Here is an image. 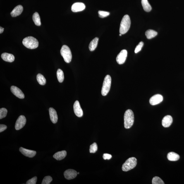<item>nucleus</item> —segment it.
I'll use <instances>...</instances> for the list:
<instances>
[{
    "label": "nucleus",
    "instance_id": "obj_36",
    "mask_svg": "<svg viewBox=\"0 0 184 184\" xmlns=\"http://www.w3.org/2000/svg\"><path fill=\"white\" fill-rule=\"evenodd\" d=\"M4 28H3L1 26L0 27V34L2 33L4 30Z\"/></svg>",
    "mask_w": 184,
    "mask_h": 184
},
{
    "label": "nucleus",
    "instance_id": "obj_35",
    "mask_svg": "<svg viewBox=\"0 0 184 184\" xmlns=\"http://www.w3.org/2000/svg\"><path fill=\"white\" fill-rule=\"evenodd\" d=\"M7 129V126L4 125H0V132L4 131Z\"/></svg>",
    "mask_w": 184,
    "mask_h": 184
},
{
    "label": "nucleus",
    "instance_id": "obj_6",
    "mask_svg": "<svg viewBox=\"0 0 184 184\" xmlns=\"http://www.w3.org/2000/svg\"><path fill=\"white\" fill-rule=\"evenodd\" d=\"M111 84V77L110 76L107 75L105 77L103 83L101 94L103 96L107 95L110 89Z\"/></svg>",
    "mask_w": 184,
    "mask_h": 184
},
{
    "label": "nucleus",
    "instance_id": "obj_16",
    "mask_svg": "<svg viewBox=\"0 0 184 184\" xmlns=\"http://www.w3.org/2000/svg\"><path fill=\"white\" fill-rule=\"evenodd\" d=\"M50 118L53 123H56L58 121V116L55 110L53 108H50L49 109Z\"/></svg>",
    "mask_w": 184,
    "mask_h": 184
},
{
    "label": "nucleus",
    "instance_id": "obj_27",
    "mask_svg": "<svg viewBox=\"0 0 184 184\" xmlns=\"http://www.w3.org/2000/svg\"><path fill=\"white\" fill-rule=\"evenodd\" d=\"M152 184H164V182L158 177H155L152 180Z\"/></svg>",
    "mask_w": 184,
    "mask_h": 184
},
{
    "label": "nucleus",
    "instance_id": "obj_37",
    "mask_svg": "<svg viewBox=\"0 0 184 184\" xmlns=\"http://www.w3.org/2000/svg\"><path fill=\"white\" fill-rule=\"evenodd\" d=\"M121 35H122V34H120L119 36H121Z\"/></svg>",
    "mask_w": 184,
    "mask_h": 184
},
{
    "label": "nucleus",
    "instance_id": "obj_12",
    "mask_svg": "<svg viewBox=\"0 0 184 184\" xmlns=\"http://www.w3.org/2000/svg\"><path fill=\"white\" fill-rule=\"evenodd\" d=\"M85 4L82 3H76L72 5L71 10L74 13L83 11L85 9Z\"/></svg>",
    "mask_w": 184,
    "mask_h": 184
},
{
    "label": "nucleus",
    "instance_id": "obj_33",
    "mask_svg": "<svg viewBox=\"0 0 184 184\" xmlns=\"http://www.w3.org/2000/svg\"><path fill=\"white\" fill-rule=\"evenodd\" d=\"M37 177H35L29 180L26 182L27 184H36L37 181Z\"/></svg>",
    "mask_w": 184,
    "mask_h": 184
},
{
    "label": "nucleus",
    "instance_id": "obj_10",
    "mask_svg": "<svg viewBox=\"0 0 184 184\" xmlns=\"http://www.w3.org/2000/svg\"><path fill=\"white\" fill-rule=\"evenodd\" d=\"M74 112L76 116L79 117H81L83 116V113L80 103L78 101H76L73 105Z\"/></svg>",
    "mask_w": 184,
    "mask_h": 184
},
{
    "label": "nucleus",
    "instance_id": "obj_29",
    "mask_svg": "<svg viewBox=\"0 0 184 184\" xmlns=\"http://www.w3.org/2000/svg\"><path fill=\"white\" fill-rule=\"evenodd\" d=\"M8 111L5 108H3L0 109V119H2L5 118L7 116Z\"/></svg>",
    "mask_w": 184,
    "mask_h": 184
},
{
    "label": "nucleus",
    "instance_id": "obj_26",
    "mask_svg": "<svg viewBox=\"0 0 184 184\" xmlns=\"http://www.w3.org/2000/svg\"><path fill=\"white\" fill-rule=\"evenodd\" d=\"M57 77L58 81L60 82H62L64 79V74L62 70L61 69H58L57 72Z\"/></svg>",
    "mask_w": 184,
    "mask_h": 184
},
{
    "label": "nucleus",
    "instance_id": "obj_7",
    "mask_svg": "<svg viewBox=\"0 0 184 184\" xmlns=\"http://www.w3.org/2000/svg\"><path fill=\"white\" fill-rule=\"evenodd\" d=\"M26 119L23 115L19 117L15 125V129L17 130H20L25 126L26 123Z\"/></svg>",
    "mask_w": 184,
    "mask_h": 184
},
{
    "label": "nucleus",
    "instance_id": "obj_4",
    "mask_svg": "<svg viewBox=\"0 0 184 184\" xmlns=\"http://www.w3.org/2000/svg\"><path fill=\"white\" fill-rule=\"evenodd\" d=\"M137 163V160L136 158L135 157L129 158L122 166V170L124 171H130L135 167Z\"/></svg>",
    "mask_w": 184,
    "mask_h": 184
},
{
    "label": "nucleus",
    "instance_id": "obj_25",
    "mask_svg": "<svg viewBox=\"0 0 184 184\" xmlns=\"http://www.w3.org/2000/svg\"><path fill=\"white\" fill-rule=\"evenodd\" d=\"M37 80L38 83L41 85H45L46 80L44 77L41 74H38L37 76Z\"/></svg>",
    "mask_w": 184,
    "mask_h": 184
},
{
    "label": "nucleus",
    "instance_id": "obj_28",
    "mask_svg": "<svg viewBox=\"0 0 184 184\" xmlns=\"http://www.w3.org/2000/svg\"><path fill=\"white\" fill-rule=\"evenodd\" d=\"M98 150V146L97 143L94 142L90 146L89 151L90 153H95Z\"/></svg>",
    "mask_w": 184,
    "mask_h": 184
},
{
    "label": "nucleus",
    "instance_id": "obj_19",
    "mask_svg": "<svg viewBox=\"0 0 184 184\" xmlns=\"http://www.w3.org/2000/svg\"><path fill=\"white\" fill-rule=\"evenodd\" d=\"M66 151L63 150L56 152L53 155V158L57 160L60 161L64 159L67 156Z\"/></svg>",
    "mask_w": 184,
    "mask_h": 184
},
{
    "label": "nucleus",
    "instance_id": "obj_20",
    "mask_svg": "<svg viewBox=\"0 0 184 184\" xmlns=\"http://www.w3.org/2000/svg\"><path fill=\"white\" fill-rule=\"evenodd\" d=\"M168 159L169 161H175L178 160L180 159L179 155L174 152H170L167 155Z\"/></svg>",
    "mask_w": 184,
    "mask_h": 184
},
{
    "label": "nucleus",
    "instance_id": "obj_17",
    "mask_svg": "<svg viewBox=\"0 0 184 184\" xmlns=\"http://www.w3.org/2000/svg\"><path fill=\"white\" fill-rule=\"evenodd\" d=\"M23 10V6L22 5H19L15 7L11 12V15L13 17H16L22 13Z\"/></svg>",
    "mask_w": 184,
    "mask_h": 184
},
{
    "label": "nucleus",
    "instance_id": "obj_8",
    "mask_svg": "<svg viewBox=\"0 0 184 184\" xmlns=\"http://www.w3.org/2000/svg\"><path fill=\"white\" fill-rule=\"evenodd\" d=\"M127 51L126 50L123 49L120 51L117 56L116 60L119 64L121 65L125 63L127 56Z\"/></svg>",
    "mask_w": 184,
    "mask_h": 184
},
{
    "label": "nucleus",
    "instance_id": "obj_24",
    "mask_svg": "<svg viewBox=\"0 0 184 184\" xmlns=\"http://www.w3.org/2000/svg\"><path fill=\"white\" fill-rule=\"evenodd\" d=\"M32 19L36 25L40 26L41 25L40 17L39 13L37 12H36L32 16Z\"/></svg>",
    "mask_w": 184,
    "mask_h": 184
},
{
    "label": "nucleus",
    "instance_id": "obj_32",
    "mask_svg": "<svg viewBox=\"0 0 184 184\" xmlns=\"http://www.w3.org/2000/svg\"><path fill=\"white\" fill-rule=\"evenodd\" d=\"M144 46V43L142 42H140L139 44L136 47L135 50V53H137L141 51L142 48Z\"/></svg>",
    "mask_w": 184,
    "mask_h": 184
},
{
    "label": "nucleus",
    "instance_id": "obj_15",
    "mask_svg": "<svg viewBox=\"0 0 184 184\" xmlns=\"http://www.w3.org/2000/svg\"><path fill=\"white\" fill-rule=\"evenodd\" d=\"M173 123V118L170 115L165 116L162 120V125L165 128H168Z\"/></svg>",
    "mask_w": 184,
    "mask_h": 184
},
{
    "label": "nucleus",
    "instance_id": "obj_11",
    "mask_svg": "<svg viewBox=\"0 0 184 184\" xmlns=\"http://www.w3.org/2000/svg\"><path fill=\"white\" fill-rule=\"evenodd\" d=\"M77 174H78L76 171L72 169L67 170L64 173L65 178L67 180L73 179L77 177Z\"/></svg>",
    "mask_w": 184,
    "mask_h": 184
},
{
    "label": "nucleus",
    "instance_id": "obj_9",
    "mask_svg": "<svg viewBox=\"0 0 184 184\" xmlns=\"http://www.w3.org/2000/svg\"><path fill=\"white\" fill-rule=\"evenodd\" d=\"M163 99V96L161 94H156L150 99V104L152 106L156 105L162 102Z\"/></svg>",
    "mask_w": 184,
    "mask_h": 184
},
{
    "label": "nucleus",
    "instance_id": "obj_3",
    "mask_svg": "<svg viewBox=\"0 0 184 184\" xmlns=\"http://www.w3.org/2000/svg\"><path fill=\"white\" fill-rule=\"evenodd\" d=\"M22 43L26 47L30 49H36L39 46V42L37 40L32 36L25 38Z\"/></svg>",
    "mask_w": 184,
    "mask_h": 184
},
{
    "label": "nucleus",
    "instance_id": "obj_23",
    "mask_svg": "<svg viewBox=\"0 0 184 184\" xmlns=\"http://www.w3.org/2000/svg\"><path fill=\"white\" fill-rule=\"evenodd\" d=\"M158 35L157 32L154 30H148L145 32V35L148 39H151L155 37Z\"/></svg>",
    "mask_w": 184,
    "mask_h": 184
},
{
    "label": "nucleus",
    "instance_id": "obj_34",
    "mask_svg": "<svg viewBox=\"0 0 184 184\" xmlns=\"http://www.w3.org/2000/svg\"><path fill=\"white\" fill-rule=\"evenodd\" d=\"M103 158L104 160H109L111 159L112 156L111 154H103Z\"/></svg>",
    "mask_w": 184,
    "mask_h": 184
},
{
    "label": "nucleus",
    "instance_id": "obj_30",
    "mask_svg": "<svg viewBox=\"0 0 184 184\" xmlns=\"http://www.w3.org/2000/svg\"><path fill=\"white\" fill-rule=\"evenodd\" d=\"M52 180V178L51 176H46L43 179L42 184H49Z\"/></svg>",
    "mask_w": 184,
    "mask_h": 184
},
{
    "label": "nucleus",
    "instance_id": "obj_31",
    "mask_svg": "<svg viewBox=\"0 0 184 184\" xmlns=\"http://www.w3.org/2000/svg\"><path fill=\"white\" fill-rule=\"evenodd\" d=\"M98 14L99 17L101 18H103L109 16L110 13L108 12L99 11H98Z\"/></svg>",
    "mask_w": 184,
    "mask_h": 184
},
{
    "label": "nucleus",
    "instance_id": "obj_21",
    "mask_svg": "<svg viewBox=\"0 0 184 184\" xmlns=\"http://www.w3.org/2000/svg\"><path fill=\"white\" fill-rule=\"evenodd\" d=\"M98 41L99 38L96 37L91 41L89 46V49L90 51H94L95 49L97 47Z\"/></svg>",
    "mask_w": 184,
    "mask_h": 184
},
{
    "label": "nucleus",
    "instance_id": "obj_1",
    "mask_svg": "<svg viewBox=\"0 0 184 184\" xmlns=\"http://www.w3.org/2000/svg\"><path fill=\"white\" fill-rule=\"evenodd\" d=\"M134 119V113L131 110L129 109L125 111L124 116L125 128L126 129L131 128L133 124Z\"/></svg>",
    "mask_w": 184,
    "mask_h": 184
},
{
    "label": "nucleus",
    "instance_id": "obj_14",
    "mask_svg": "<svg viewBox=\"0 0 184 184\" xmlns=\"http://www.w3.org/2000/svg\"><path fill=\"white\" fill-rule=\"evenodd\" d=\"M20 151L24 156L30 158H33L36 154V152L35 151L30 150L22 147L20 148Z\"/></svg>",
    "mask_w": 184,
    "mask_h": 184
},
{
    "label": "nucleus",
    "instance_id": "obj_5",
    "mask_svg": "<svg viewBox=\"0 0 184 184\" xmlns=\"http://www.w3.org/2000/svg\"><path fill=\"white\" fill-rule=\"evenodd\" d=\"M61 55L66 63H69L72 59V53L69 47L66 45H63L61 50Z\"/></svg>",
    "mask_w": 184,
    "mask_h": 184
},
{
    "label": "nucleus",
    "instance_id": "obj_22",
    "mask_svg": "<svg viewBox=\"0 0 184 184\" xmlns=\"http://www.w3.org/2000/svg\"><path fill=\"white\" fill-rule=\"evenodd\" d=\"M141 3L143 9L145 11L149 12L151 11L152 8L148 0H142Z\"/></svg>",
    "mask_w": 184,
    "mask_h": 184
},
{
    "label": "nucleus",
    "instance_id": "obj_2",
    "mask_svg": "<svg viewBox=\"0 0 184 184\" xmlns=\"http://www.w3.org/2000/svg\"><path fill=\"white\" fill-rule=\"evenodd\" d=\"M131 25V20L129 16L125 15L123 17L120 23L119 32L122 35L126 33L129 30Z\"/></svg>",
    "mask_w": 184,
    "mask_h": 184
},
{
    "label": "nucleus",
    "instance_id": "obj_38",
    "mask_svg": "<svg viewBox=\"0 0 184 184\" xmlns=\"http://www.w3.org/2000/svg\"><path fill=\"white\" fill-rule=\"evenodd\" d=\"M79 173H79V172L77 173V174H79Z\"/></svg>",
    "mask_w": 184,
    "mask_h": 184
},
{
    "label": "nucleus",
    "instance_id": "obj_13",
    "mask_svg": "<svg viewBox=\"0 0 184 184\" xmlns=\"http://www.w3.org/2000/svg\"><path fill=\"white\" fill-rule=\"evenodd\" d=\"M11 91L15 96L19 98L23 99L25 97L24 94L22 90L15 86H12L11 87Z\"/></svg>",
    "mask_w": 184,
    "mask_h": 184
},
{
    "label": "nucleus",
    "instance_id": "obj_18",
    "mask_svg": "<svg viewBox=\"0 0 184 184\" xmlns=\"http://www.w3.org/2000/svg\"><path fill=\"white\" fill-rule=\"evenodd\" d=\"M1 57L4 61L8 62H13L15 59V56L13 55L6 53H3Z\"/></svg>",
    "mask_w": 184,
    "mask_h": 184
}]
</instances>
